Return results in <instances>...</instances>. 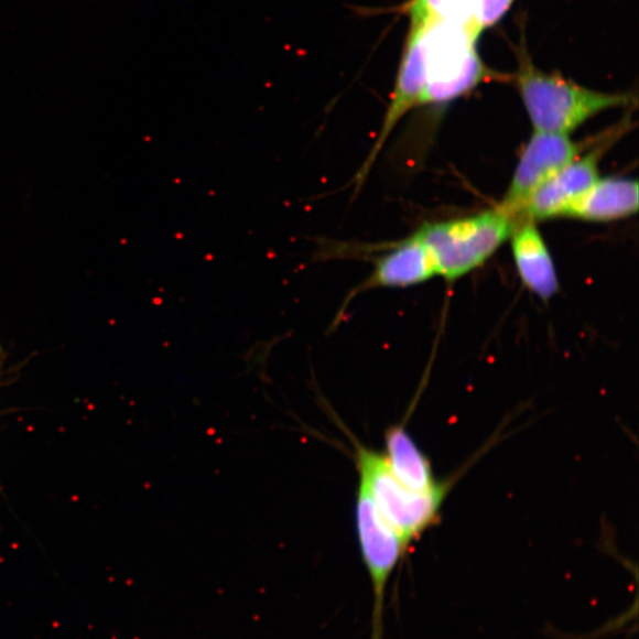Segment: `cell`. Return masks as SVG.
Returning a JSON list of instances; mask_svg holds the SVG:
<instances>
[{
    "label": "cell",
    "mask_w": 639,
    "mask_h": 639,
    "mask_svg": "<svg viewBox=\"0 0 639 639\" xmlns=\"http://www.w3.org/2000/svg\"><path fill=\"white\" fill-rule=\"evenodd\" d=\"M515 83L534 132L570 136L604 111L631 104L629 94L585 88L538 69L524 50L519 53Z\"/></svg>",
    "instance_id": "cell-1"
},
{
    "label": "cell",
    "mask_w": 639,
    "mask_h": 639,
    "mask_svg": "<svg viewBox=\"0 0 639 639\" xmlns=\"http://www.w3.org/2000/svg\"><path fill=\"white\" fill-rule=\"evenodd\" d=\"M516 226L517 221L498 206L465 218L426 224L415 235L433 256L437 275L454 282L484 266Z\"/></svg>",
    "instance_id": "cell-2"
},
{
    "label": "cell",
    "mask_w": 639,
    "mask_h": 639,
    "mask_svg": "<svg viewBox=\"0 0 639 639\" xmlns=\"http://www.w3.org/2000/svg\"><path fill=\"white\" fill-rule=\"evenodd\" d=\"M355 450L359 483L369 491L382 519L410 549L414 540L440 520L450 483L433 490L414 491L399 481L383 453L359 442H355Z\"/></svg>",
    "instance_id": "cell-3"
},
{
    "label": "cell",
    "mask_w": 639,
    "mask_h": 639,
    "mask_svg": "<svg viewBox=\"0 0 639 639\" xmlns=\"http://www.w3.org/2000/svg\"><path fill=\"white\" fill-rule=\"evenodd\" d=\"M478 39L467 26L434 23L424 29L426 83L420 106L452 102L490 77L497 78L478 55Z\"/></svg>",
    "instance_id": "cell-4"
},
{
    "label": "cell",
    "mask_w": 639,
    "mask_h": 639,
    "mask_svg": "<svg viewBox=\"0 0 639 639\" xmlns=\"http://www.w3.org/2000/svg\"><path fill=\"white\" fill-rule=\"evenodd\" d=\"M355 511L359 548L373 589L371 639H382L388 585L409 548L382 519L369 491L360 483Z\"/></svg>",
    "instance_id": "cell-5"
},
{
    "label": "cell",
    "mask_w": 639,
    "mask_h": 639,
    "mask_svg": "<svg viewBox=\"0 0 639 639\" xmlns=\"http://www.w3.org/2000/svg\"><path fill=\"white\" fill-rule=\"evenodd\" d=\"M582 150L570 136L533 132L519 158L500 209L518 223L535 192L582 154Z\"/></svg>",
    "instance_id": "cell-6"
},
{
    "label": "cell",
    "mask_w": 639,
    "mask_h": 639,
    "mask_svg": "<svg viewBox=\"0 0 639 639\" xmlns=\"http://www.w3.org/2000/svg\"><path fill=\"white\" fill-rule=\"evenodd\" d=\"M425 28L410 24L404 51L399 64L398 74L386 116L378 132L377 139L369 154L365 158L355 178L346 186H354V197L361 191L375 166L383 147L396 127L414 107H419L426 83L425 62L423 51V31Z\"/></svg>",
    "instance_id": "cell-7"
},
{
    "label": "cell",
    "mask_w": 639,
    "mask_h": 639,
    "mask_svg": "<svg viewBox=\"0 0 639 639\" xmlns=\"http://www.w3.org/2000/svg\"><path fill=\"white\" fill-rule=\"evenodd\" d=\"M373 270L369 278L350 290L332 323L338 328L345 314L359 295L379 288H408L424 283L437 277L433 256L415 232L401 242L393 243L386 251L372 258Z\"/></svg>",
    "instance_id": "cell-8"
},
{
    "label": "cell",
    "mask_w": 639,
    "mask_h": 639,
    "mask_svg": "<svg viewBox=\"0 0 639 639\" xmlns=\"http://www.w3.org/2000/svg\"><path fill=\"white\" fill-rule=\"evenodd\" d=\"M602 152L600 147L587 154H580L556 172L527 203L519 221L537 223L566 217L571 207L598 181Z\"/></svg>",
    "instance_id": "cell-9"
},
{
    "label": "cell",
    "mask_w": 639,
    "mask_h": 639,
    "mask_svg": "<svg viewBox=\"0 0 639 639\" xmlns=\"http://www.w3.org/2000/svg\"><path fill=\"white\" fill-rule=\"evenodd\" d=\"M511 254L523 285L542 301L559 291V279L552 253L537 223L521 220L510 235Z\"/></svg>",
    "instance_id": "cell-10"
},
{
    "label": "cell",
    "mask_w": 639,
    "mask_h": 639,
    "mask_svg": "<svg viewBox=\"0 0 639 639\" xmlns=\"http://www.w3.org/2000/svg\"><path fill=\"white\" fill-rule=\"evenodd\" d=\"M638 191L635 180L598 178L565 218L605 223L631 217L638 212Z\"/></svg>",
    "instance_id": "cell-11"
},
{
    "label": "cell",
    "mask_w": 639,
    "mask_h": 639,
    "mask_svg": "<svg viewBox=\"0 0 639 639\" xmlns=\"http://www.w3.org/2000/svg\"><path fill=\"white\" fill-rule=\"evenodd\" d=\"M386 455L394 476L414 491H429L440 486L427 456L403 425H393L386 433Z\"/></svg>",
    "instance_id": "cell-12"
},
{
    "label": "cell",
    "mask_w": 639,
    "mask_h": 639,
    "mask_svg": "<svg viewBox=\"0 0 639 639\" xmlns=\"http://www.w3.org/2000/svg\"><path fill=\"white\" fill-rule=\"evenodd\" d=\"M475 9L476 0H411L405 12L411 24L423 28L434 23H446L475 30Z\"/></svg>",
    "instance_id": "cell-13"
},
{
    "label": "cell",
    "mask_w": 639,
    "mask_h": 639,
    "mask_svg": "<svg viewBox=\"0 0 639 639\" xmlns=\"http://www.w3.org/2000/svg\"><path fill=\"white\" fill-rule=\"evenodd\" d=\"M516 0H476L474 26L478 35L498 24Z\"/></svg>",
    "instance_id": "cell-14"
},
{
    "label": "cell",
    "mask_w": 639,
    "mask_h": 639,
    "mask_svg": "<svg viewBox=\"0 0 639 639\" xmlns=\"http://www.w3.org/2000/svg\"><path fill=\"white\" fill-rule=\"evenodd\" d=\"M0 351H2V349H0Z\"/></svg>",
    "instance_id": "cell-15"
}]
</instances>
